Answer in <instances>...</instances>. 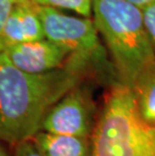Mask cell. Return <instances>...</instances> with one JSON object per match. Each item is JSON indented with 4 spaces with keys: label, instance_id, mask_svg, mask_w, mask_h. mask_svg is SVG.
I'll return each mask as SVG.
<instances>
[{
    "label": "cell",
    "instance_id": "1",
    "mask_svg": "<svg viewBox=\"0 0 155 156\" xmlns=\"http://www.w3.org/2000/svg\"><path fill=\"white\" fill-rule=\"evenodd\" d=\"M86 74L65 65L41 74L13 66L0 52V140L16 145L41 130L45 113Z\"/></svg>",
    "mask_w": 155,
    "mask_h": 156
},
{
    "label": "cell",
    "instance_id": "2",
    "mask_svg": "<svg viewBox=\"0 0 155 156\" xmlns=\"http://www.w3.org/2000/svg\"><path fill=\"white\" fill-rule=\"evenodd\" d=\"M92 18L108 52L116 81L130 86L155 62L142 9L126 0H92Z\"/></svg>",
    "mask_w": 155,
    "mask_h": 156
},
{
    "label": "cell",
    "instance_id": "3",
    "mask_svg": "<svg viewBox=\"0 0 155 156\" xmlns=\"http://www.w3.org/2000/svg\"><path fill=\"white\" fill-rule=\"evenodd\" d=\"M90 156H155V125L141 117L129 86L115 82L91 134Z\"/></svg>",
    "mask_w": 155,
    "mask_h": 156
},
{
    "label": "cell",
    "instance_id": "4",
    "mask_svg": "<svg viewBox=\"0 0 155 156\" xmlns=\"http://www.w3.org/2000/svg\"><path fill=\"white\" fill-rule=\"evenodd\" d=\"M38 12L44 37L69 52L65 65L86 75L90 72L106 73L116 81L108 52L93 18L69 15L60 9L44 6H38Z\"/></svg>",
    "mask_w": 155,
    "mask_h": 156
},
{
    "label": "cell",
    "instance_id": "5",
    "mask_svg": "<svg viewBox=\"0 0 155 156\" xmlns=\"http://www.w3.org/2000/svg\"><path fill=\"white\" fill-rule=\"evenodd\" d=\"M94 125L93 99L88 89L79 84L48 109L41 121V130L90 138Z\"/></svg>",
    "mask_w": 155,
    "mask_h": 156
},
{
    "label": "cell",
    "instance_id": "6",
    "mask_svg": "<svg viewBox=\"0 0 155 156\" xmlns=\"http://www.w3.org/2000/svg\"><path fill=\"white\" fill-rule=\"evenodd\" d=\"M2 52L13 66L30 74L60 69L69 58L65 48L45 37L7 46Z\"/></svg>",
    "mask_w": 155,
    "mask_h": 156
},
{
    "label": "cell",
    "instance_id": "7",
    "mask_svg": "<svg viewBox=\"0 0 155 156\" xmlns=\"http://www.w3.org/2000/svg\"><path fill=\"white\" fill-rule=\"evenodd\" d=\"M44 37V26L38 6L33 2L13 3L3 26V49L13 44Z\"/></svg>",
    "mask_w": 155,
    "mask_h": 156
},
{
    "label": "cell",
    "instance_id": "8",
    "mask_svg": "<svg viewBox=\"0 0 155 156\" xmlns=\"http://www.w3.org/2000/svg\"><path fill=\"white\" fill-rule=\"evenodd\" d=\"M30 142L42 156H90L91 152L89 137L39 130Z\"/></svg>",
    "mask_w": 155,
    "mask_h": 156
},
{
    "label": "cell",
    "instance_id": "9",
    "mask_svg": "<svg viewBox=\"0 0 155 156\" xmlns=\"http://www.w3.org/2000/svg\"><path fill=\"white\" fill-rule=\"evenodd\" d=\"M130 88L140 116L155 125V62L135 79Z\"/></svg>",
    "mask_w": 155,
    "mask_h": 156
},
{
    "label": "cell",
    "instance_id": "10",
    "mask_svg": "<svg viewBox=\"0 0 155 156\" xmlns=\"http://www.w3.org/2000/svg\"><path fill=\"white\" fill-rule=\"evenodd\" d=\"M34 4L44 7H51L69 10L77 15L92 17V0H31Z\"/></svg>",
    "mask_w": 155,
    "mask_h": 156
},
{
    "label": "cell",
    "instance_id": "11",
    "mask_svg": "<svg viewBox=\"0 0 155 156\" xmlns=\"http://www.w3.org/2000/svg\"><path fill=\"white\" fill-rule=\"evenodd\" d=\"M143 20L148 36L155 52V3L146 6L142 9Z\"/></svg>",
    "mask_w": 155,
    "mask_h": 156
},
{
    "label": "cell",
    "instance_id": "12",
    "mask_svg": "<svg viewBox=\"0 0 155 156\" xmlns=\"http://www.w3.org/2000/svg\"><path fill=\"white\" fill-rule=\"evenodd\" d=\"M14 156H42L36 150L30 140H26L16 144Z\"/></svg>",
    "mask_w": 155,
    "mask_h": 156
},
{
    "label": "cell",
    "instance_id": "13",
    "mask_svg": "<svg viewBox=\"0 0 155 156\" xmlns=\"http://www.w3.org/2000/svg\"><path fill=\"white\" fill-rule=\"evenodd\" d=\"M13 2L11 0H0V52L3 51L2 45V30L4 22L7 18V15L12 7Z\"/></svg>",
    "mask_w": 155,
    "mask_h": 156
},
{
    "label": "cell",
    "instance_id": "14",
    "mask_svg": "<svg viewBox=\"0 0 155 156\" xmlns=\"http://www.w3.org/2000/svg\"><path fill=\"white\" fill-rule=\"evenodd\" d=\"M126 1L132 3L133 5L137 6L141 9L145 8L146 6L152 4V3H155V0H126Z\"/></svg>",
    "mask_w": 155,
    "mask_h": 156
},
{
    "label": "cell",
    "instance_id": "15",
    "mask_svg": "<svg viewBox=\"0 0 155 156\" xmlns=\"http://www.w3.org/2000/svg\"><path fill=\"white\" fill-rule=\"evenodd\" d=\"M0 156H9L8 152L6 151V149L0 144Z\"/></svg>",
    "mask_w": 155,
    "mask_h": 156
},
{
    "label": "cell",
    "instance_id": "16",
    "mask_svg": "<svg viewBox=\"0 0 155 156\" xmlns=\"http://www.w3.org/2000/svg\"><path fill=\"white\" fill-rule=\"evenodd\" d=\"M13 3H23V2H32L31 0H11Z\"/></svg>",
    "mask_w": 155,
    "mask_h": 156
}]
</instances>
